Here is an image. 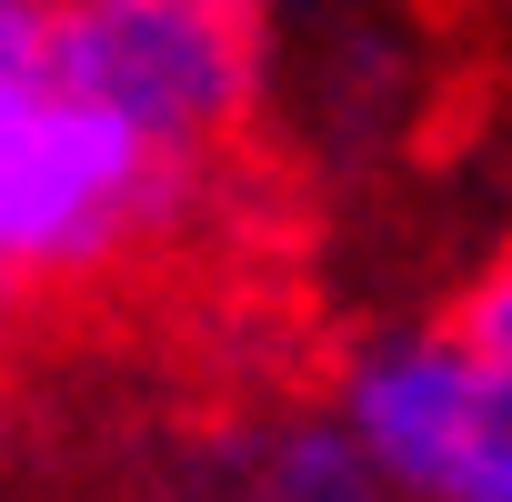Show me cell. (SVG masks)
Returning a JSON list of instances; mask_svg holds the SVG:
<instances>
[{
    "instance_id": "6da1fadb",
    "label": "cell",
    "mask_w": 512,
    "mask_h": 502,
    "mask_svg": "<svg viewBox=\"0 0 512 502\" xmlns=\"http://www.w3.org/2000/svg\"><path fill=\"white\" fill-rule=\"evenodd\" d=\"M201 201V161L151 151L111 111H91L51 61L0 71V322L41 282H91L141 241L181 231Z\"/></svg>"
},
{
    "instance_id": "7a4b0ae2",
    "label": "cell",
    "mask_w": 512,
    "mask_h": 502,
    "mask_svg": "<svg viewBox=\"0 0 512 502\" xmlns=\"http://www.w3.org/2000/svg\"><path fill=\"white\" fill-rule=\"evenodd\" d=\"M51 81L171 161H211L262 101V21L211 0H51Z\"/></svg>"
},
{
    "instance_id": "3957f363",
    "label": "cell",
    "mask_w": 512,
    "mask_h": 502,
    "mask_svg": "<svg viewBox=\"0 0 512 502\" xmlns=\"http://www.w3.org/2000/svg\"><path fill=\"white\" fill-rule=\"evenodd\" d=\"M332 422L372 452L392 502H512V392L452 322L372 332L332 382Z\"/></svg>"
},
{
    "instance_id": "277c9868",
    "label": "cell",
    "mask_w": 512,
    "mask_h": 502,
    "mask_svg": "<svg viewBox=\"0 0 512 502\" xmlns=\"http://www.w3.org/2000/svg\"><path fill=\"white\" fill-rule=\"evenodd\" d=\"M221 462V492L231 502H392V482L372 472V452L332 422V412H292V422H262L211 452Z\"/></svg>"
},
{
    "instance_id": "5b68a950",
    "label": "cell",
    "mask_w": 512,
    "mask_h": 502,
    "mask_svg": "<svg viewBox=\"0 0 512 502\" xmlns=\"http://www.w3.org/2000/svg\"><path fill=\"white\" fill-rule=\"evenodd\" d=\"M452 342H462V352H472V362L512 392V241L492 251V262L472 272V292L452 302Z\"/></svg>"
},
{
    "instance_id": "8992f818",
    "label": "cell",
    "mask_w": 512,
    "mask_h": 502,
    "mask_svg": "<svg viewBox=\"0 0 512 502\" xmlns=\"http://www.w3.org/2000/svg\"><path fill=\"white\" fill-rule=\"evenodd\" d=\"M51 61V0H0V71Z\"/></svg>"
},
{
    "instance_id": "52a82bcc",
    "label": "cell",
    "mask_w": 512,
    "mask_h": 502,
    "mask_svg": "<svg viewBox=\"0 0 512 502\" xmlns=\"http://www.w3.org/2000/svg\"><path fill=\"white\" fill-rule=\"evenodd\" d=\"M211 11H251V21H262V0H211Z\"/></svg>"
},
{
    "instance_id": "ba28073f",
    "label": "cell",
    "mask_w": 512,
    "mask_h": 502,
    "mask_svg": "<svg viewBox=\"0 0 512 502\" xmlns=\"http://www.w3.org/2000/svg\"><path fill=\"white\" fill-rule=\"evenodd\" d=\"M0 422H11V412H0Z\"/></svg>"
}]
</instances>
